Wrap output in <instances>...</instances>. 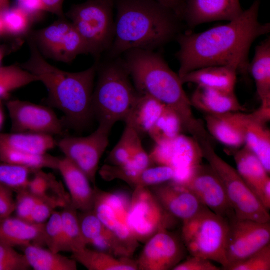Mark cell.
<instances>
[{
    "mask_svg": "<svg viewBox=\"0 0 270 270\" xmlns=\"http://www.w3.org/2000/svg\"><path fill=\"white\" fill-rule=\"evenodd\" d=\"M260 2L256 0L236 18L200 33L186 32L177 38L180 50L178 74L182 77L199 68L234 64L248 70V56L253 42L270 32L269 23L258 20Z\"/></svg>",
    "mask_w": 270,
    "mask_h": 270,
    "instance_id": "1",
    "label": "cell"
},
{
    "mask_svg": "<svg viewBox=\"0 0 270 270\" xmlns=\"http://www.w3.org/2000/svg\"><path fill=\"white\" fill-rule=\"evenodd\" d=\"M28 44L30 58L20 66L44 85L48 92L47 104L62 112L66 128H86L94 116L92 98L98 64L84 71L66 72L46 62L30 38Z\"/></svg>",
    "mask_w": 270,
    "mask_h": 270,
    "instance_id": "2",
    "label": "cell"
},
{
    "mask_svg": "<svg viewBox=\"0 0 270 270\" xmlns=\"http://www.w3.org/2000/svg\"><path fill=\"white\" fill-rule=\"evenodd\" d=\"M122 54L123 64L139 94L150 96L174 110L183 130L196 140L209 136L204 124L194 116L180 77L161 54L142 49L130 50Z\"/></svg>",
    "mask_w": 270,
    "mask_h": 270,
    "instance_id": "3",
    "label": "cell"
},
{
    "mask_svg": "<svg viewBox=\"0 0 270 270\" xmlns=\"http://www.w3.org/2000/svg\"><path fill=\"white\" fill-rule=\"evenodd\" d=\"M115 36L108 50L113 59L132 49L154 51L179 34L180 17L156 0H114Z\"/></svg>",
    "mask_w": 270,
    "mask_h": 270,
    "instance_id": "4",
    "label": "cell"
},
{
    "mask_svg": "<svg viewBox=\"0 0 270 270\" xmlns=\"http://www.w3.org/2000/svg\"><path fill=\"white\" fill-rule=\"evenodd\" d=\"M139 96L121 58L114 59L100 70L92 94L94 116L112 126L125 122Z\"/></svg>",
    "mask_w": 270,
    "mask_h": 270,
    "instance_id": "5",
    "label": "cell"
},
{
    "mask_svg": "<svg viewBox=\"0 0 270 270\" xmlns=\"http://www.w3.org/2000/svg\"><path fill=\"white\" fill-rule=\"evenodd\" d=\"M204 158L222 180L229 203L236 216L261 222H270L268 210L242 178L236 169L216 152L211 138L198 140Z\"/></svg>",
    "mask_w": 270,
    "mask_h": 270,
    "instance_id": "6",
    "label": "cell"
},
{
    "mask_svg": "<svg viewBox=\"0 0 270 270\" xmlns=\"http://www.w3.org/2000/svg\"><path fill=\"white\" fill-rule=\"evenodd\" d=\"M114 0H88L66 14L86 42L88 54L98 56L111 48L115 36Z\"/></svg>",
    "mask_w": 270,
    "mask_h": 270,
    "instance_id": "7",
    "label": "cell"
},
{
    "mask_svg": "<svg viewBox=\"0 0 270 270\" xmlns=\"http://www.w3.org/2000/svg\"><path fill=\"white\" fill-rule=\"evenodd\" d=\"M228 220L208 208L196 217L182 222V240L192 256L220 264L226 270L228 264L226 247Z\"/></svg>",
    "mask_w": 270,
    "mask_h": 270,
    "instance_id": "8",
    "label": "cell"
},
{
    "mask_svg": "<svg viewBox=\"0 0 270 270\" xmlns=\"http://www.w3.org/2000/svg\"><path fill=\"white\" fill-rule=\"evenodd\" d=\"M93 211L117 239L126 256L132 258L140 246L129 220L131 196L124 192H108L94 186Z\"/></svg>",
    "mask_w": 270,
    "mask_h": 270,
    "instance_id": "9",
    "label": "cell"
},
{
    "mask_svg": "<svg viewBox=\"0 0 270 270\" xmlns=\"http://www.w3.org/2000/svg\"><path fill=\"white\" fill-rule=\"evenodd\" d=\"M29 38L44 58L70 63L80 54H88L84 40L66 18L32 32Z\"/></svg>",
    "mask_w": 270,
    "mask_h": 270,
    "instance_id": "10",
    "label": "cell"
},
{
    "mask_svg": "<svg viewBox=\"0 0 270 270\" xmlns=\"http://www.w3.org/2000/svg\"><path fill=\"white\" fill-rule=\"evenodd\" d=\"M175 219L162 207L149 188H134L129 220L139 242L146 243L158 232L168 230L175 224Z\"/></svg>",
    "mask_w": 270,
    "mask_h": 270,
    "instance_id": "11",
    "label": "cell"
},
{
    "mask_svg": "<svg viewBox=\"0 0 270 270\" xmlns=\"http://www.w3.org/2000/svg\"><path fill=\"white\" fill-rule=\"evenodd\" d=\"M112 127L99 123L98 128L88 136H65L57 142L65 157L81 170L94 185L100 162L108 144Z\"/></svg>",
    "mask_w": 270,
    "mask_h": 270,
    "instance_id": "12",
    "label": "cell"
},
{
    "mask_svg": "<svg viewBox=\"0 0 270 270\" xmlns=\"http://www.w3.org/2000/svg\"><path fill=\"white\" fill-rule=\"evenodd\" d=\"M226 247L228 266L241 262L260 250L270 242V222H261L237 218L228 220Z\"/></svg>",
    "mask_w": 270,
    "mask_h": 270,
    "instance_id": "13",
    "label": "cell"
},
{
    "mask_svg": "<svg viewBox=\"0 0 270 270\" xmlns=\"http://www.w3.org/2000/svg\"><path fill=\"white\" fill-rule=\"evenodd\" d=\"M6 107L12 132H32L63 136L66 127L50 108L19 100H10Z\"/></svg>",
    "mask_w": 270,
    "mask_h": 270,
    "instance_id": "14",
    "label": "cell"
},
{
    "mask_svg": "<svg viewBox=\"0 0 270 270\" xmlns=\"http://www.w3.org/2000/svg\"><path fill=\"white\" fill-rule=\"evenodd\" d=\"M149 155L153 164L174 170V176L171 181L174 182L184 179L192 168L202 164L204 158L198 142L182 134L174 139L156 143Z\"/></svg>",
    "mask_w": 270,
    "mask_h": 270,
    "instance_id": "15",
    "label": "cell"
},
{
    "mask_svg": "<svg viewBox=\"0 0 270 270\" xmlns=\"http://www.w3.org/2000/svg\"><path fill=\"white\" fill-rule=\"evenodd\" d=\"M190 190L206 208L228 220L235 215L220 178L208 165L200 164L176 182Z\"/></svg>",
    "mask_w": 270,
    "mask_h": 270,
    "instance_id": "16",
    "label": "cell"
},
{
    "mask_svg": "<svg viewBox=\"0 0 270 270\" xmlns=\"http://www.w3.org/2000/svg\"><path fill=\"white\" fill-rule=\"evenodd\" d=\"M136 260L138 270H169L184 258L186 248L168 230H162L146 243Z\"/></svg>",
    "mask_w": 270,
    "mask_h": 270,
    "instance_id": "17",
    "label": "cell"
},
{
    "mask_svg": "<svg viewBox=\"0 0 270 270\" xmlns=\"http://www.w3.org/2000/svg\"><path fill=\"white\" fill-rule=\"evenodd\" d=\"M149 188L162 207L182 222L208 208L190 190L172 181Z\"/></svg>",
    "mask_w": 270,
    "mask_h": 270,
    "instance_id": "18",
    "label": "cell"
},
{
    "mask_svg": "<svg viewBox=\"0 0 270 270\" xmlns=\"http://www.w3.org/2000/svg\"><path fill=\"white\" fill-rule=\"evenodd\" d=\"M243 11L240 0H185L180 18L192 28L214 21H230Z\"/></svg>",
    "mask_w": 270,
    "mask_h": 270,
    "instance_id": "19",
    "label": "cell"
},
{
    "mask_svg": "<svg viewBox=\"0 0 270 270\" xmlns=\"http://www.w3.org/2000/svg\"><path fill=\"white\" fill-rule=\"evenodd\" d=\"M249 114L233 112L220 114H206L204 125L210 136L232 149L245 144L246 131Z\"/></svg>",
    "mask_w": 270,
    "mask_h": 270,
    "instance_id": "20",
    "label": "cell"
},
{
    "mask_svg": "<svg viewBox=\"0 0 270 270\" xmlns=\"http://www.w3.org/2000/svg\"><path fill=\"white\" fill-rule=\"evenodd\" d=\"M58 170L68 190L71 204L78 212L92 210L95 190L86 174L66 157L60 158Z\"/></svg>",
    "mask_w": 270,
    "mask_h": 270,
    "instance_id": "21",
    "label": "cell"
},
{
    "mask_svg": "<svg viewBox=\"0 0 270 270\" xmlns=\"http://www.w3.org/2000/svg\"><path fill=\"white\" fill-rule=\"evenodd\" d=\"M78 219L82 234L87 245L116 257L126 254L112 232L97 217L93 210L80 212Z\"/></svg>",
    "mask_w": 270,
    "mask_h": 270,
    "instance_id": "22",
    "label": "cell"
},
{
    "mask_svg": "<svg viewBox=\"0 0 270 270\" xmlns=\"http://www.w3.org/2000/svg\"><path fill=\"white\" fill-rule=\"evenodd\" d=\"M44 223L37 224L10 216L0 220V242L12 246H45Z\"/></svg>",
    "mask_w": 270,
    "mask_h": 270,
    "instance_id": "23",
    "label": "cell"
},
{
    "mask_svg": "<svg viewBox=\"0 0 270 270\" xmlns=\"http://www.w3.org/2000/svg\"><path fill=\"white\" fill-rule=\"evenodd\" d=\"M192 108L206 114H220L233 112H244L234 92H227L198 86L190 98Z\"/></svg>",
    "mask_w": 270,
    "mask_h": 270,
    "instance_id": "24",
    "label": "cell"
},
{
    "mask_svg": "<svg viewBox=\"0 0 270 270\" xmlns=\"http://www.w3.org/2000/svg\"><path fill=\"white\" fill-rule=\"evenodd\" d=\"M238 70L239 68L234 64L212 66L193 70L180 78L183 84L191 83L197 86L234 92Z\"/></svg>",
    "mask_w": 270,
    "mask_h": 270,
    "instance_id": "25",
    "label": "cell"
},
{
    "mask_svg": "<svg viewBox=\"0 0 270 270\" xmlns=\"http://www.w3.org/2000/svg\"><path fill=\"white\" fill-rule=\"evenodd\" d=\"M231 153L234 156L238 172L261 202L263 188L270 178V174L258 158L246 145L239 148L232 149Z\"/></svg>",
    "mask_w": 270,
    "mask_h": 270,
    "instance_id": "26",
    "label": "cell"
},
{
    "mask_svg": "<svg viewBox=\"0 0 270 270\" xmlns=\"http://www.w3.org/2000/svg\"><path fill=\"white\" fill-rule=\"evenodd\" d=\"M71 257L89 270H138L136 260L132 258L116 257L96 249L86 248Z\"/></svg>",
    "mask_w": 270,
    "mask_h": 270,
    "instance_id": "27",
    "label": "cell"
},
{
    "mask_svg": "<svg viewBox=\"0 0 270 270\" xmlns=\"http://www.w3.org/2000/svg\"><path fill=\"white\" fill-rule=\"evenodd\" d=\"M248 70L254 80L261 106L270 108V38L268 37L256 48Z\"/></svg>",
    "mask_w": 270,
    "mask_h": 270,
    "instance_id": "28",
    "label": "cell"
},
{
    "mask_svg": "<svg viewBox=\"0 0 270 270\" xmlns=\"http://www.w3.org/2000/svg\"><path fill=\"white\" fill-rule=\"evenodd\" d=\"M152 164L149 154L142 146L126 164L120 166L104 164L98 170V173L102 178L106 181L118 179L132 186L138 175L144 170L152 166Z\"/></svg>",
    "mask_w": 270,
    "mask_h": 270,
    "instance_id": "29",
    "label": "cell"
},
{
    "mask_svg": "<svg viewBox=\"0 0 270 270\" xmlns=\"http://www.w3.org/2000/svg\"><path fill=\"white\" fill-rule=\"evenodd\" d=\"M0 144L20 152L36 154H46L57 145L52 136L32 132H0Z\"/></svg>",
    "mask_w": 270,
    "mask_h": 270,
    "instance_id": "30",
    "label": "cell"
},
{
    "mask_svg": "<svg viewBox=\"0 0 270 270\" xmlns=\"http://www.w3.org/2000/svg\"><path fill=\"white\" fill-rule=\"evenodd\" d=\"M166 108L165 104L156 99L140 94L126 124L132 126L139 134H148Z\"/></svg>",
    "mask_w": 270,
    "mask_h": 270,
    "instance_id": "31",
    "label": "cell"
},
{
    "mask_svg": "<svg viewBox=\"0 0 270 270\" xmlns=\"http://www.w3.org/2000/svg\"><path fill=\"white\" fill-rule=\"evenodd\" d=\"M24 254L30 268L35 270H76L78 262L43 246L30 244L24 246Z\"/></svg>",
    "mask_w": 270,
    "mask_h": 270,
    "instance_id": "32",
    "label": "cell"
},
{
    "mask_svg": "<svg viewBox=\"0 0 270 270\" xmlns=\"http://www.w3.org/2000/svg\"><path fill=\"white\" fill-rule=\"evenodd\" d=\"M244 145L255 154L270 174V132L252 113L249 114Z\"/></svg>",
    "mask_w": 270,
    "mask_h": 270,
    "instance_id": "33",
    "label": "cell"
},
{
    "mask_svg": "<svg viewBox=\"0 0 270 270\" xmlns=\"http://www.w3.org/2000/svg\"><path fill=\"white\" fill-rule=\"evenodd\" d=\"M60 158L48 153L36 154L20 152L0 144V162L27 168L33 171L58 170Z\"/></svg>",
    "mask_w": 270,
    "mask_h": 270,
    "instance_id": "34",
    "label": "cell"
},
{
    "mask_svg": "<svg viewBox=\"0 0 270 270\" xmlns=\"http://www.w3.org/2000/svg\"><path fill=\"white\" fill-rule=\"evenodd\" d=\"M36 82H38V78L20 65L0 66V100H3L12 92Z\"/></svg>",
    "mask_w": 270,
    "mask_h": 270,
    "instance_id": "35",
    "label": "cell"
},
{
    "mask_svg": "<svg viewBox=\"0 0 270 270\" xmlns=\"http://www.w3.org/2000/svg\"><path fill=\"white\" fill-rule=\"evenodd\" d=\"M60 212L63 229L70 252L74 253L87 248L82 236L78 219V211L67 203Z\"/></svg>",
    "mask_w": 270,
    "mask_h": 270,
    "instance_id": "36",
    "label": "cell"
},
{
    "mask_svg": "<svg viewBox=\"0 0 270 270\" xmlns=\"http://www.w3.org/2000/svg\"><path fill=\"white\" fill-rule=\"evenodd\" d=\"M142 146L139 133L132 126L126 124L120 140L108 154V162L112 165L124 164Z\"/></svg>",
    "mask_w": 270,
    "mask_h": 270,
    "instance_id": "37",
    "label": "cell"
},
{
    "mask_svg": "<svg viewBox=\"0 0 270 270\" xmlns=\"http://www.w3.org/2000/svg\"><path fill=\"white\" fill-rule=\"evenodd\" d=\"M182 120L172 109L166 106L148 134L156 143L170 140L181 134Z\"/></svg>",
    "mask_w": 270,
    "mask_h": 270,
    "instance_id": "38",
    "label": "cell"
},
{
    "mask_svg": "<svg viewBox=\"0 0 270 270\" xmlns=\"http://www.w3.org/2000/svg\"><path fill=\"white\" fill-rule=\"evenodd\" d=\"M34 172L22 166L0 162V184L16 193L27 190L30 175Z\"/></svg>",
    "mask_w": 270,
    "mask_h": 270,
    "instance_id": "39",
    "label": "cell"
},
{
    "mask_svg": "<svg viewBox=\"0 0 270 270\" xmlns=\"http://www.w3.org/2000/svg\"><path fill=\"white\" fill-rule=\"evenodd\" d=\"M45 246L53 252H70L66 239L60 212L54 210L44 223Z\"/></svg>",
    "mask_w": 270,
    "mask_h": 270,
    "instance_id": "40",
    "label": "cell"
},
{
    "mask_svg": "<svg viewBox=\"0 0 270 270\" xmlns=\"http://www.w3.org/2000/svg\"><path fill=\"white\" fill-rule=\"evenodd\" d=\"M27 190L38 197L54 196L51 195L50 192L62 196H69L66 194L61 184L52 174H46L42 170L34 172V176L30 179Z\"/></svg>",
    "mask_w": 270,
    "mask_h": 270,
    "instance_id": "41",
    "label": "cell"
},
{
    "mask_svg": "<svg viewBox=\"0 0 270 270\" xmlns=\"http://www.w3.org/2000/svg\"><path fill=\"white\" fill-rule=\"evenodd\" d=\"M2 12L4 33L17 36L28 34L32 22L18 5L8 7Z\"/></svg>",
    "mask_w": 270,
    "mask_h": 270,
    "instance_id": "42",
    "label": "cell"
},
{
    "mask_svg": "<svg viewBox=\"0 0 270 270\" xmlns=\"http://www.w3.org/2000/svg\"><path fill=\"white\" fill-rule=\"evenodd\" d=\"M174 170L168 166L149 167L143 170L134 180L132 186L148 187L158 185L173 180Z\"/></svg>",
    "mask_w": 270,
    "mask_h": 270,
    "instance_id": "43",
    "label": "cell"
},
{
    "mask_svg": "<svg viewBox=\"0 0 270 270\" xmlns=\"http://www.w3.org/2000/svg\"><path fill=\"white\" fill-rule=\"evenodd\" d=\"M30 268L24 255L9 244L0 242V270H27Z\"/></svg>",
    "mask_w": 270,
    "mask_h": 270,
    "instance_id": "44",
    "label": "cell"
},
{
    "mask_svg": "<svg viewBox=\"0 0 270 270\" xmlns=\"http://www.w3.org/2000/svg\"><path fill=\"white\" fill-rule=\"evenodd\" d=\"M270 244L244 260L230 266L227 270H270Z\"/></svg>",
    "mask_w": 270,
    "mask_h": 270,
    "instance_id": "45",
    "label": "cell"
},
{
    "mask_svg": "<svg viewBox=\"0 0 270 270\" xmlns=\"http://www.w3.org/2000/svg\"><path fill=\"white\" fill-rule=\"evenodd\" d=\"M38 196L28 190L17 193L15 199L14 212L17 217L30 222V219L38 201Z\"/></svg>",
    "mask_w": 270,
    "mask_h": 270,
    "instance_id": "46",
    "label": "cell"
},
{
    "mask_svg": "<svg viewBox=\"0 0 270 270\" xmlns=\"http://www.w3.org/2000/svg\"><path fill=\"white\" fill-rule=\"evenodd\" d=\"M220 268L204 258L190 255L182 261L172 270H220Z\"/></svg>",
    "mask_w": 270,
    "mask_h": 270,
    "instance_id": "47",
    "label": "cell"
},
{
    "mask_svg": "<svg viewBox=\"0 0 270 270\" xmlns=\"http://www.w3.org/2000/svg\"><path fill=\"white\" fill-rule=\"evenodd\" d=\"M18 5L28 15L33 22L46 12L42 0H22Z\"/></svg>",
    "mask_w": 270,
    "mask_h": 270,
    "instance_id": "48",
    "label": "cell"
},
{
    "mask_svg": "<svg viewBox=\"0 0 270 270\" xmlns=\"http://www.w3.org/2000/svg\"><path fill=\"white\" fill-rule=\"evenodd\" d=\"M12 191L0 184V216L6 218L14 212Z\"/></svg>",
    "mask_w": 270,
    "mask_h": 270,
    "instance_id": "49",
    "label": "cell"
},
{
    "mask_svg": "<svg viewBox=\"0 0 270 270\" xmlns=\"http://www.w3.org/2000/svg\"><path fill=\"white\" fill-rule=\"evenodd\" d=\"M46 12L56 15L60 18H66L63 12L64 0H42Z\"/></svg>",
    "mask_w": 270,
    "mask_h": 270,
    "instance_id": "50",
    "label": "cell"
},
{
    "mask_svg": "<svg viewBox=\"0 0 270 270\" xmlns=\"http://www.w3.org/2000/svg\"><path fill=\"white\" fill-rule=\"evenodd\" d=\"M160 4L173 10L180 17L185 0H156Z\"/></svg>",
    "mask_w": 270,
    "mask_h": 270,
    "instance_id": "51",
    "label": "cell"
},
{
    "mask_svg": "<svg viewBox=\"0 0 270 270\" xmlns=\"http://www.w3.org/2000/svg\"><path fill=\"white\" fill-rule=\"evenodd\" d=\"M4 113L2 106V100H0V130L2 128L4 123Z\"/></svg>",
    "mask_w": 270,
    "mask_h": 270,
    "instance_id": "52",
    "label": "cell"
},
{
    "mask_svg": "<svg viewBox=\"0 0 270 270\" xmlns=\"http://www.w3.org/2000/svg\"><path fill=\"white\" fill-rule=\"evenodd\" d=\"M10 0H0V11L2 12L10 7Z\"/></svg>",
    "mask_w": 270,
    "mask_h": 270,
    "instance_id": "53",
    "label": "cell"
},
{
    "mask_svg": "<svg viewBox=\"0 0 270 270\" xmlns=\"http://www.w3.org/2000/svg\"><path fill=\"white\" fill-rule=\"evenodd\" d=\"M2 12L0 11V36L4 34V25Z\"/></svg>",
    "mask_w": 270,
    "mask_h": 270,
    "instance_id": "54",
    "label": "cell"
},
{
    "mask_svg": "<svg viewBox=\"0 0 270 270\" xmlns=\"http://www.w3.org/2000/svg\"><path fill=\"white\" fill-rule=\"evenodd\" d=\"M4 56V51L2 50V48L0 47V66H1V64L3 60Z\"/></svg>",
    "mask_w": 270,
    "mask_h": 270,
    "instance_id": "55",
    "label": "cell"
},
{
    "mask_svg": "<svg viewBox=\"0 0 270 270\" xmlns=\"http://www.w3.org/2000/svg\"><path fill=\"white\" fill-rule=\"evenodd\" d=\"M17 0V1H18V2H21V1H22V0Z\"/></svg>",
    "mask_w": 270,
    "mask_h": 270,
    "instance_id": "56",
    "label": "cell"
},
{
    "mask_svg": "<svg viewBox=\"0 0 270 270\" xmlns=\"http://www.w3.org/2000/svg\"><path fill=\"white\" fill-rule=\"evenodd\" d=\"M4 218L0 216V220H2V218Z\"/></svg>",
    "mask_w": 270,
    "mask_h": 270,
    "instance_id": "57",
    "label": "cell"
}]
</instances>
